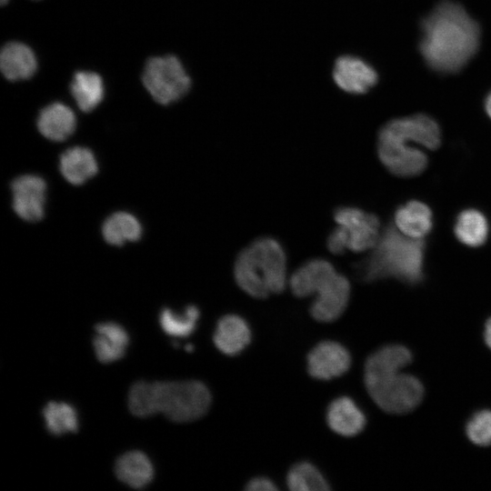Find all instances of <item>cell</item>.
I'll list each match as a JSON object with an SVG mask.
<instances>
[{"mask_svg": "<svg viewBox=\"0 0 491 491\" xmlns=\"http://www.w3.org/2000/svg\"><path fill=\"white\" fill-rule=\"evenodd\" d=\"M421 28V54L437 72H457L479 45L478 25L460 5L450 1L437 5L423 20Z\"/></svg>", "mask_w": 491, "mask_h": 491, "instance_id": "6da1fadb", "label": "cell"}, {"mask_svg": "<svg viewBox=\"0 0 491 491\" xmlns=\"http://www.w3.org/2000/svg\"><path fill=\"white\" fill-rule=\"evenodd\" d=\"M409 143L432 150L437 148L441 143V133L436 122L419 114L392 120L380 130L378 156L396 175L414 176L421 174L427 165L426 155Z\"/></svg>", "mask_w": 491, "mask_h": 491, "instance_id": "7a4b0ae2", "label": "cell"}, {"mask_svg": "<svg viewBox=\"0 0 491 491\" xmlns=\"http://www.w3.org/2000/svg\"><path fill=\"white\" fill-rule=\"evenodd\" d=\"M211 405V394L195 380L135 383L129 391L131 413L146 417L162 413L174 422H189L203 416Z\"/></svg>", "mask_w": 491, "mask_h": 491, "instance_id": "3957f363", "label": "cell"}, {"mask_svg": "<svg viewBox=\"0 0 491 491\" xmlns=\"http://www.w3.org/2000/svg\"><path fill=\"white\" fill-rule=\"evenodd\" d=\"M289 285L298 297L316 296L310 314L318 322L336 320L349 301V281L326 259L316 258L305 263L294 272Z\"/></svg>", "mask_w": 491, "mask_h": 491, "instance_id": "277c9868", "label": "cell"}, {"mask_svg": "<svg viewBox=\"0 0 491 491\" xmlns=\"http://www.w3.org/2000/svg\"><path fill=\"white\" fill-rule=\"evenodd\" d=\"M373 252L358 265L366 281L394 277L408 284H416L423 277L424 242L400 234L394 227L386 228Z\"/></svg>", "mask_w": 491, "mask_h": 491, "instance_id": "5b68a950", "label": "cell"}, {"mask_svg": "<svg viewBox=\"0 0 491 491\" xmlns=\"http://www.w3.org/2000/svg\"><path fill=\"white\" fill-rule=\"evenodd\" d=\"M237 286L255 298L281 293L286 286V256L272 237L254 241L238 255L234 266Z\"/></svg>", "mask_w": 491, "mask_h": 491, "instance_id": "8992f818", "label": "cell"}, {"mask_svg": "<svg viewBox=\"0 0 491 491\" xmlns=\"http://www.w3.org/2000/svg\"><path fill=\"white\" fill-rule=\"evenodd\" d=\"M365 385L373 401L391 414L412 411L420 404L424 395L421 382L401 371L365 373Z\"/></svg>", "mask_w": 491, "mask_h": 491, "instance_id": "52a82bcc", "label": "cell"}, {"mask_svg": "<svg viewBox=\"0 0 491 491\" xmlns=\"http://www.w3.org/2000/svg\"><path fill=\"white\" fill-rule=\"evenodd\" d=\"M335 228L327 238V247L333 254L346 249L362 252L372 249L379 239V221L372 214L356 207H340L335 212Z\"/></svg>", "mask_w": 491, "mask_h": 491, "instance_id": "ba28073f", "label": "cell"}, {"mask_svg": "<svg viewBox=\"0 0 491 491\" xmlns=\"http://www.w3.org/2000/svg\"><path fill=\"white\" fill-rule=\"evenodd\" d=\"M142 80L152 97L167 105L181 98L190 87V78L180 61L174 55L150 58Z\"/></svg>", "mask_w": 491, "mask_h": 491, "instance_id": "9c48e42d", "label": "cell"}, {"mask_svg": "<svg viewBox=\"0 0 491 491\" xmlns=\"http://www.w3.org/2000/svg\"><path fill=\"white\" fill-rule=\"evenodd\" d=\"M350 364L347 349L331 340L320 342L307 356V371L312 377L319 380H330L344 375Z\"/></svg>", "mask_w": 491, "mask_h": 491, "instance_id": "30bf717a", "label": "cell"}, {"mask_svg": "<svg viewBox=\"0 0 491 491\" xmlns=\"http://www.w3.org/2000/svg\"><path fill=\"white\" fill-rule=\"evenodd\" d=\"M13 208L24 220L35 222L44 215L46 185L35 175H25L12 183Z\"/></svg>", "mask_w": 491, "mask_h": 491, "instance_id": "8fae6325", "label": "cell"}, {"mask_svg": "<svg viewBox=\"0 0 491 491\" xmlns=\"http://www.w3.org/2000/svg\"><path fill=\"white\" fill-rule=\"evenodd\" d=\"M334 79L344 91L363 94L376 83L377 75L363 60L354 56H342L335 65Z\"/></svg>", "mask_w": 491, "mask_h": 491, "instance_id": "7c38bea8", "label": "cell"}, {"mask_svg": "<svg viewBox=\"0 0 491 491\" xmlns=\"http://www.w3.org/2000/svg\"><path fill=\"white\" fill-rule=\"evenodd\" d=\"M250 340L251 330L243 317L231 314L218 320L213 341L221 353L235 356L248 346Z\"/></svg>", "mask_w": 491, "mask_h": 491, "instance_id": "4fadbf2b", "label": "cell"}, {"mask_svg": "<svg viewBox=\"0 0 491 491\" xmlns=\"http://www.w3.org/2000/svg\"><path fill=\"white\" fill-rule=\"evenodd\" d=\"M326 421L335 433L343 436H353L364 429L366 416L350 397L340 396L330 403Z\"/></svg>", "mask_w": 491, "mask_h": 491, "instance_id": "5bb4252c", "label": "cell"}, {"mask_svg": "<svg viewBox=\"0 0 491 491\" xmlns=\"http://www.w3.org/2000/svg\"><path fill=\"white\" fill-rule=\"evenodd\" d=\"M93 346L96 358L111 363L122 358L129 343L125 328L114 322L99 323L95 326Z\"/></svg>", "mask_w": 491, "mask_h": 491, "instance_id": "9a60e30c", "label": "cell"}, {"mask_svg": "<svg viewBox=\"0 0 491 491\" xmlns=\"http://www.w3.org/2000/svg\"><path fill=\"white\" fill-rule=\"evenodd\" d=\"M36 66L35 54L27 45L11 42L3 47L0 55V67L8 80L27 79L35 74Z\"/></svg>", "mask_w": 491, "mask_h": 491, "instance_id": "2e32d148", "label": "cell"}, {"mask_svg": "<svg viewBox=\"0 0 491 491\" xmlns=\"http://www.w3.org/2000/svg\"><path fill=\"white\" fill-rule=\"evenodd\" d=\"M76 119L74 112L61 103L45 107L39 114L37 126L40 133L53 141H63L75 129Z\"/></svg>", "mask_w": 491, "mask_h": 491, "instance_id": "e0dca14e", "label": "cell"}, {"mask_svg": "<svg viewBox=\"0 0 491 491\" xmlns=\"http://www.w3.org/2000/svg\"><path fill=\"white\" fill-rule=\"evenodd\" d=\"M115 472L121 482L133 488L145 487L154 476L151 461L137 450L123 454L115 462Z\"/></svg>", "mask_w": 491, "mask_h": 491, "instance_id": "ac0fdd59", "label": "cell"}, {"mask_svg": "<svg viewBox=\"0 0 491 491\" xmlns=\"http://www.w3.org/2000/svg\"><path fill=\"white\" fill-rule=\"evenodd\" d=\"M60 171L70 184L79 185L93 177L98 166L94 154L88 148L75 146L61 155Z\"/></svg>", "mask_w": 491, "mask_h": 491, "instance_id": "d6986e66", "label": "cell"}, {"mask_svg": "<svg viewBox=\"0 0 491 491\" xmlns=\"http://www.w3.org/2000/svg\"><path fill=\"white\" fill-rule=\"evenodd\" d=\"M395 223L399 232L405 235L421 239L432 228V213L426 205L413 200L397 209Z\"/></svg>", "mask_w": 491, "mask_h": 491, "instance_id": "ffe728a7", "label": "cell"}, {"mask_svg": "<svg viewBox=\"0 0 491 491\" xmlns=\"http://www.w3.org/2000/svg\"><path fill=\"white\" fill-rule=\"evenodd\" d=\"M70 90L78 107L84 112L95 109L104 96L102 79L94 72H77Z\"/></svg>", "mask_w": 491, "mask_h": 491, "instance_id": "44dd1931", "label": "cell"}, {"mask_svg": "<svg viewBox=\"0 0 491 491\" xmlns=\"http://www.w3.org/2000/svg\"><path fill=\"white\" fill-rule=\"evenodd\" d=\"M102 233L108 244L122 246L126 242L138 240L142 234V227L133 215L118 212L105 221Z\"/></svg>", "mask_w": 491, "mask_h": 491, "instance_id": "7402d4cb", "label": "cell"}, {"mask_svg": "<svg viewBox=\"0 0 491 491\" xmlns=\"http://www.w3.org/2000/svg\"><path fill=\"white\" fill-rule=\"evenodd\" d=\"M457 239L468 246L483 245L488 235V223L485 215L476 209H466L459 214L455 225Z\"/></svg>", "mask_w": 491, "mask_h": 491, "instance_id": "603a6c76", "label": "cell"}, {"mask_svg": "<svg viewBox=\"0 0 491 491\" xmlns=\"http://www.w3.org/2000/svg\"><path fill=\"white\" fill-rule=\"evenodd\" d=\"M412 361L411 352L400 345L384 346L366 360L365 373L401 371Z\"/></svg>", "mask_w": 491, "mask_h": 491, "instance_id": "cb8c5ba5", "label": "cell"}, {"mask_svg": "<svg viewBox=\"0 0 491 491\" xmlns=\"http://www.w3.org/2000/svg\"><path fill=\"white\" fill-rule=\"evenodd\" d=\"M43 416L45 427L52 435L75 433L78 429L77 413L69 404L49 402L43 409Z\"/></svg>", "mask_w": 491, "mask_h": 491, "instance_id": "d4e9b609", "label": "cell"}, {"mask_svg": "<svg viewBox=\"0 0 491 491\" xmlns=\"http://www.w3.org/2000/svg\"><path fill=\"white\" fill-rule=\"evenodd\" d=\"M286 485L292 491H326L329 486L320 471L309 462L294 465L287 476Z\"/></svg>", "mask_w": 491, "mask_h": 491, "instance_id": "484cf974", "label": "cell"}, {"mask_svg": "<svg viewBox=\"0 0 491 491\" xmlns=\"http://www.w3.org/2000/svg\"><path fill=\"white\" fill-rule=\"evenodd\" d=\"M199 316V310L195 306H187L183 313L164 308L160 313L159 323L167 335L186 337L195 331Z\"/></svg>", "mask_w": 491, "mask_h": 491, "instance_id": "4316f807", "label": "cell"}, {"mask_svg": "<svg viewBox=\"0 0 491 491\" xmlns=\"http://www.w3.org/2000/svg\"><path fill=\"white\" fill-rule=\"evenodd\" d=\"M466 435L475 445L481 446L491 445V410L475 414L467 423Z\"/></svg>", "mask_w": 491, "mask_h": 491, "instance_id": "83f0119b", "label": "cell"}, {"mask_svg": "<svg viewBox=\"0 0 491 491\" xmlns=\"http://www.w3.org/2000/svg\"><path fill=\"white\" fill-rule=\"evenodd\" d=\"M246 489L248 491H274L276 490L277 487L270 479L259 476L251 479L247 483Z\"/></svg>", "mask_w": 491, "mask_h": 491, "instance_id": "f1b7e54d", "label": "cell"}, {"mask_svg": "<svg viewBox=\"0 0 491 491\" xmlns=\"http://www.w3.org/2000/svg\"><path fill=\"white\" fill-rule=\"evenodd\" d=\"M484 339L486 346L491 349V317L486 323Z\"/></svg>", "mask_w": 491, "mask_h": 491, "instance_id": "f546056e", "label": "cell"}, {"mask_svg": "<svg viewBox=\"0 0 491 491\" xmlns=\"http://www.w3.org/2000/svg\"><path fill=\"white\" fill-rule=\"evenodd\" d=\"M485 107L487 115L491 118V93L487 95L486 99Z\"/></svg>", "mask_w": 491, "mask_h": 491, "instance_id": "4dcf8cb0", "label": "cell"}, {"mask_svg": "<svg viewBox=\"0 0 491 491\" xmlns=\"http://www.w3.org/2000/svg\"><path fill=\"white\" fill-rule=\"evenodd\" d=\"M8 0H1V4L4 5L7 2Z\"/></svg>", "mask_w": 491, "mask_h": 491, "instance_id": "1f68e13d", "label": "cell"}]
</instances>
